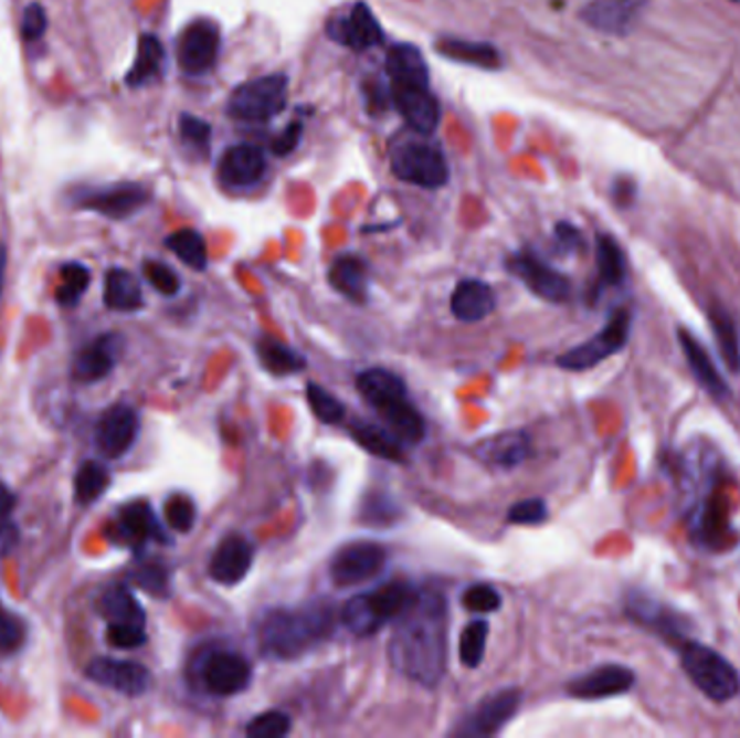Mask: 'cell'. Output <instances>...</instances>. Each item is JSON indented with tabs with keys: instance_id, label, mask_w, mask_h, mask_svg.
Listing matches in <instances>:
<instances>
[{
	"instance_id": "cell-21",
	"label": "cell",
	"mask_w": 740,
	"mask_h": 738,
	"mask_svg": "<svg viewBox=\"0 0 740 738\" xmlns=\"http://www.w3.org/2000/svg\"><path fill=\"white\" fill-rule=\"evenodd\" d=\"M254 563V546L247 537L243 535H228L225 539H221V544L216 546L214 555H212L211 579L221 582V584H236L245 579L252 570Z\"/></svg>"
},
{
	"instance_id": "cell-34",
	"label": "cell",
	"mask_w": 740,
	"mask_h": 738,
	"mask_svg": "<svg viewBox=\"0 0 740 738\" xmlns=\"http://www.w3.org/2000/svg\"><path fill=\"white\" fill-rule=\"evenodd\" d=\"M358 390L372 408H379L381 403H388L399 397H408L405 381L397 372L388 369L364 370L358 377Z\"/></svg>"
},
{
	"instance_id": "cell-19",
	"label": "cell",
	"mask_w": 740,
	"mask_h": 738,
	"mask_svg": "<svg viewBox=\"0 0 740 738\" xmlns=\"http://www.w3.org/2000/svg\"><path fill=\"white\" fill-rule=\"evenodd\" d=\"M390 101L405 124L419 135H433L437 130L442 113L437 98L429 92V87L390 83Z\"/></svg>"
},
{
	"instance_id": "cell-49",
	"label": "cell",
	"mask_w": 740,
	"mask_h": 738,
	"mask_svg": "<svg viewBox=\"0 0 740 738\" xmlns=\"http://www.w3.org/2000/svg\"><path fill=\"white\" fill-rule=\"evenodd\" d=\"M211 133V126L204 119H200L195 115H189V113L180 115V137L187 146H191L195 150H202V152L209 150Z\"/></svg>"
},
{
	"instance_id": "cell-17",
	"label": "cell",
	"mask_w": 740,
	"mask_h": 738,
	"mask_svg": "<svg viewBox=\"0 0 740 738\" xmlns=\"http://www.w3.org/2000/svg\"><path fill=\"white\" fill-rule=\"evenodd\" d=\"M139 435V417L126 405H110L96 426V446L106 460H117L126 455Z\"/></svg>"
},
{
	"instance_id": "cell-7",
	"label": "cell",
	"mask_w": 740,
	"mask_h": 738,
	"mask_svg": "<svg viewBox=\"0 0 740 738\" xmlns=\"http://www.w3.org/2000/svg\"><path fill=\"white\" fill-rule=\"evenodd\" d=\"M392 171L399 180L423 189H440L448 182V162L444 155L424 141L403 144L392 155Z\"/></svg>"
},
{
	"instance_id": "cell-14",
	"label": "cell",
	"mask_w": 740,
	"mask_h": 738,
	"mask_svg": "<svg viewBox=\"0 0 740 738\" xmlns=\"http://www.w3.org/2000/svg\"><path fill=\"white\" fill-rule=\"evenodd\" d=\"M85 674L96 685L106 686V688L117 690V693L128 695V697L144 695L152 685V676H150L146 665L135 663V661L110 658V656L94 658L87 665Z\"/></svg>"
},
{
	"instance_id": "cell-6",
	"label": "cell",
	"mask_w": 740,
	"mask_h": 738,
	"mask_svg": "<svg viewBox=\"0 0 740 738\" xmlns=\"http://www.w3.org/2000/svg\"><path fill=\"white\" fill-rule=\"evenodd\" d=\"M631 323L633 317L628 310L620 308L615 310L604 329H600L595 336H591L586 342L579 347L561 354L557 358V365L565 370H589L598 367L600 362L609 360L611 356L620 354L631 336Z\"/></svg>"
},
{
	"instance_id": "cell-42",
	"label": "cell",
	"mask_w": 740,
	"mask_h": 738,
	"mask_svg": "<svg viewBox=\"0 0 740 738\" xmlns=\"http://www.w3.org/2000/svg\"><path fill=\"white\" fill-rule=\"evenodd\" d=\"M489 624L485 620L471 622L459 636V658L468 670H476L485 656Z\"/></svg>"
},
{
	"instance_id": "cell-33",
	"label": "cell",
	"mask_w": 740,
	"mask_h": 738,
	"mask_svg": "<svg viewBox=\"0 0 740 738\" xmlns=\"http://www.w3.org/2000/svg\"><path fill=\"white\" fill-rule=\"evenodd\" d=\"M435 51L457 63L475 65L480 70H498L503 65L500 53L491 44H480V42H466V40H455V38H444L435 44Z\"/></svg>"
},
{
	"instance_id": "cell-20",
	"label": "cell",
	"mask_w": 740,
	"mask_h": 738,
	"mask_svg": "<svg viewBox=\"0 0 740 738\" xmlns=\"http://www.w3.org/2000/svg\"><path fill=\"white\" fill-rule=\"evenodd\" d=\"M635 681V672L624 665H602L570 681L568 693L577 699H604L628 693Z\"/></svg>"
},
{
	"instance_id": "cell-43",
	"label": "cell",
	"mask_w": 740,
	"mask_h": 738,
	"mask_svg": "<svg viewBox=\"0 0 740 738\" xmlns=\"http://www.w3.org/2000/svg\"><path fill=\"white\" fill-rule=\"evenodd\" d=\"M308 403H310L313 414L325 424H338L345 421V414H347L345 403L336 399L334 394H329L318 383H308Z\"/></svg>"
},
{
	"instance_id": "cell-25",
	"label": "cell",
	"mask_w": 740,
	"mask_h": 738,
	"mask_svg": "<svg viewBox=\"0 0 740 738\" xmlns=\"http://www.w3.org/2000/svg\"><path fill=\"white\" fill-rule=\"evenodd\" d=\"M496 308V295L489 284L480 280H464L451 297L453 315L464 323H478L489 317Z\"/></svg>"
},
{
	"instance_id": "cell-40",
	"label": "cell",
	"mask_w": 740,
	"mask_h": 738,
	"mask_svg": "<svg viewBox=\"0 0 740 738\" xmlns=\"http://www.w3.org/2000/svg\"><path fill=\"white\" fill-rule=\"evenodd\" d=\"M110 483V475L106 466L98 462H87L78 468L76 478H74V494L81 505H92L96 503L106 492Z\"/></svg>"
},
{
	"instance_id": "cell-45",
	"label": "cell",
	"mask_w": 740,
	"mask_h": 738,
	"mask_svg": "<svg viewBox=\"0 0 740 738\" xmlns=\"http://www.w3.org/2000/svg\"><path fill=\"white\" fill-rule=\"evenodd\" d=\"M399 516H401V512L388 494H379V492L367 494L364 505H362V520L367 525L385 527V525H392Z\"/></svg>"
},
{
	"instance_id": "cell-27",
	"label": "cell",
	"mask_w": 740,
	"mask_h": 738,
	"mask_svg": "<svg viewBox=\"0 0 740 738\" xmlns=\"http://www.w3.org/2000/svg\"><path fill=\"white\" fill-rule=\"evenodd\" d=\"M374 412L401 442H408V444L423 442L424 433H426L424 419L408 397H399L388 403H381L379 408H374Z\"/></svg>"
},
{
	"instance_id": "cell-1",
	"label": "cell",
	"mask_w": 740,
	"mask_h": 738,
	"mask_svg": "<svg viewBox=\"0 0 740 738\" xmlns=\"http://www.w3.org/2000/svg\"><path fill=\"white\" fill-rule=\"evenodd\" d=\"M394 670L419 685H440L448 663V609L440 591H419L412 607L394 620L388 645Z\"/></svg>"
},
{
	"instance_id": "cell-57",
	"label": "cell",
	"mask_w": 740,
	"mask_h": 738,
	"mask_svg": "<svg viewBox=\"0 0 740 738\" xmlns=\"http://www.w3.org/2000/svg\"><path fill=\"white\" fill-rule=\"evenodd\" d=\"M15 507V494L0 481V537L11 527V512Z\"/></svg>"
},
{
	"instance_id": "cell-4",
	"label": "cell",
	"mask_w": 740,
	"mask_h": 738,
	"mask_svg": "<svg viewBox=\"0 0 740 738\" xmlns=\"http://www.w3.org/2000/svg\"><path fill=\"white\" fill-rule=\"evenodd\" d=\"M680 663L688 681L712 702H730L740 693V676L734 665L717 650L690 641L680 652Z\"/></svg>"
},
{
	"instance_id": "cell-24",
	"label": "cell",
	"mask_w": 740,
	"mask_h": 738,
	"mask_svg": "<svg viewBox=\"0 0 740 738\" xmlns=\"http://www.w3.org/2000/svg\"><path fill=\"white\" fill-rule=\"evenodd\" d=\"M678 338L683 345V351L687 356L688 367L693 370L695 379L699 381V386L715 397L717 401H726L730 397V386L723 381L721 372L715 367L712 358L708 356V351L701 347V342L687 331V329H678Z\"/></svg>"
},
{
	"instance_id": "cell-2",
	"label": "cell",
	"mask_w": 740,
	"mask_h": 738,
	"mask_svg": "<svg viewBox=\"0 0 740 738\" xmlns=\"http://www.w3.org/2000/svg\"><path fill=\"white\" fill-rule=\"evenodd\" d=\"M336 613L327 602L266 613L258 641L266 656L290 661L308 654L334 631Z\"/></svg>"
},
{
	"instance_id": "cell-8",
	"label": "cell",
	"mask_w": 740,
	"mask_h": 738,
	"mask_svg": "<svg viewBox=\"0 0 740 738\" xmlns=\"http://www.w3.org/2000/svg\"><path fill=\"white\" fill-rule=\"evenodd\" d=\"M385 548L374 541H351L329 563V577L338 587H353L374 579L385 566Z\"/></svg>"
},
{
	"instance_id": "cell-50",
	"label": "cell",
	"mask_w": 740,
	"mask_h": 738,
	"mask_svg": "<svg viewBox=\"0 0 740 738\" xmlns=\"http://www.w3.org/2000/svg\"><path fill=\"white\" fill-rule=\"evenodd\" d=\"M144 273H146V280L159 291L160 295H165V297L178 295L180 277L176 275V271L171 266L159 263V261H148L144 264Z\"/></svg>"
},
{
	"instance_id": "cell-29",
	"label": "cell",
	"mask_w": 740,
	"mask_h": 738,
	"mask_svg": "<svg viewBox=\"0 0 740 738\" xmlns=\"http://www.w3.org/2000/svg\"><path fill=\"white\" fill-rule=\"evenodd\" d=\"M385 70L392 85L429 87V67L421 51L412 44H397L385 59Z\"/></svg>"
},
{
	"instance_id": "cell-18",
	"label": "cell",
	"mask_w": 740,
	"mask_h": 738,
	"mask_svg": "<svg viewBox=\"0 0 740 738\" xmlns=\"http://www.w3.org/2000/svg\"><path fill=\"white\" fill-rule=\"evenodd\" d=\"M108 530L117 544H124L130 548H141L148 541H167L150 503L146 500H135V503L124 505L117 512V518Z\"/></svg>"
},
{
	"instance_id": "cell-41",
	"label": "cell",
	"mask_w": 740,
	"mask_h": 738,
	"mask_svg": "<svg viewBox=\"0 0 740 738\" xmlns=\"http://www.w3.org/2000/svg\"><path fill=\"white\" fill-rule=\"evenodd\" d=\"M92 282V273L87 266L78 263H67L61 268V284L56 288V302L61 306H76L81 297L87 293Z\"/></svg>"
},
{
	"instance_id": "cell-48",
	"label": "cell",
	"mask_w": 740,
	"mask_h": 738,
	"mask_svg": "<svg viewBox=\"0 0 740 738\" xmlns=\"http://www.w3.org/2000/svg\"><path fill=\"white\" fill-rule=\"evenodd\" d=\"M462 604L471 611V613H478V615H487V613H496L503 607V595L498 593L496 587L491 584H473L464 591L462 595Z\"/></svg>"
},
{
	"instance_id": "cell-5",
	"label": "cell",
	"mask_w": 740,
	"mask_h": 738,
	"mask_svg": "<svg viewBox=\"0 0 740 738\" xmlns=\"http://www.w3.org/2000/svg\"><path fill=\"white\" fill-rule=\"evenodd\" d=\"M288 101V76L286 74H268L258 76L239 85L230 101L228 115L239 122H268L279 115Z\"/></svg>"
},
{
	"instance_id": "cell-22",
	"label": "cell",
	"mask_w": 740,
	"mask_h": 738,
	"mask_svg": "<svg viewBox=\"0 0 740 738\" xmlns=\"http://www.w3.org/2000/svg\"><path fill=\"white\" fill-rule=\"evenodd\" d=\"M266 169L265 152L256 146L241 144L219 160V180L230 189H247L263 180Z\"/></svg>"
},
{
	"instance_id": "cell-15",
	"label": "cell",
	"mask_w": 740,
	"mask_h": 738,
	"mask_svg": "<svg viewBox=\"0 0 740 738\" xmlns=\"http://www.w3.org/2000/svg\"><path fill=\"white\" fill-rule=\"evenodd\" d=\"M649 0H591L581 11L582 22L606 35H626L643 18Z\"/></svg>"
},
{
	"instance_id": "cell-9",
	"label": "cell",
	"mask_w": 740,
	"mask_h": 738,
	"mask_svg": "<svg viewBox=\"0 0 740 738\" xmlns=\"http://www.w3.org/2000/svg\"><path fill=\"white\" fill-rule=\"evenodd\" d=\"M507 268L516 277H520L530 293L539 299H546L550 304H563L572 295V282L532 252H520L511 256L507 261Z\"/></svg>"
},
{
	"instance_id": "cell-23",
	"label": "cell",
	"mask_w": 740,
	"mask_h": 738,
	"mask_svg": "<svg viewBox=\"0 0 740 738\" xmlns=\"http://www.w3.org/2000/svg\"><path fill=\"white\" fill-rule=\"evenodd\" d=\"M121 351V336L105 334L98 336L92 345L83 347L72 365V377L78 383H94L105 379L115 369Z\"/></svg>"
},
{
	"instance_id": "cell-12",
	"label": "cell",
	"mask_w": 740,
	"mask_h": 738,
	"mask_svg": "<svg viewBox=\"0 0 740 738\" xmlns=\"http://www.w3.org/2000/svg\"><path fill=\"white\" fill-rule=\"evenodd\" d=\"M150 202V191L137 182H117L101 189H87L78 196V204L87 211L101 212L108 219H128Z\"/></svg>"
},
{
	"instance_id": "cell-37",
	"label": "cell",
	"mask_w": 740,
	"mask_h": 738,
	"mask_svg": "<svg viewBox=\"0 0 740 738\" xmlns=\"http://www.w3.org/2000/svg\"><path fill=\"white\" fill-rule=\"evenodd\" d=\"M710 325L717 340V349L730 369L732 375L740 372V334L734 318L730 317L723 308L710 310Z\"/></svg>"
},
{
	"instance_id": "cell-16",
	"label": "cell",
	"mask_w": 740,
	"mask_h": 738,
	"mask_svg": "<svg viewBox=\"0 0 740 738\" xmlns=\"http://www.w3.org/2000/svg\"><path fill=\"white\" fill-rule=\"evenodd\" d=\"M202 683L219 697L243 693L252 683V665L236 652H212L202 663Z\"/></svg>"
},
{
	"instance_id": "cell-38",
	"label": "cell",
	"mask_w": 740,
	"mask_h": 738,
	"mask_svg": "<svg viewBox=\"0 0 740 738\" xmlns=\"http://www.w3.org/2000/svg\"><path fill=\"white\" fill-rule=\"evenodd\" d=\"M595 261H598L600 282L604 286H620L626 280V273H628L626 254L613 236H609V234L598 236Z\"/></svg>"
},
{
	"instance_id": "cell-28",
	"label": "cell",
	"mask_w": 740,
	"mask_h": 738,
	"mask_svg": "<svg viewBox=\"0 0 740 738\" xmlns=\"http://www.w3.org/2000/svg\"><path fill=\"white\" fill-rule=\"evenodd\" d=\"M329 284L356 304L369 299V266L358 256H340L329 268Z\"/></svg>"
},
{
	"instance_id": "cell-51",
	"label": "cell",
	"mask_w": 740,
	"mask_h": 738,
	"mask_svg": "<svg viewBox=\"0 0 740 738\" xmlns=\"http://www.w3.org/2000/svg\"><path fill=\"white\" fill-rule=\"evenodd\" d=\"M106 639L117 650H135L148 641L146 626L139 624H108Z\"/></svg>"
},
{
	"instance_id": "cell-10",
	"label": "cell",
	"mask_w": 740,
	"mask_h": 738,
	"mask_svg": "<svg viewBox=\"0 0 740 738\" xmlns=\"http://www.w3.org/2000/svg\"><path fill=\"white\" fill-rule=\"evenodd\" d=\"M221 35L212 20H193L178 40V63L184 74L200 76L212 70L219 56Z\"/></svg>"
},
{
	"instance_id": "cell-13",
	"label": "cell",
	"mask_w": 740,
	"mask_h": 738,
	"mask_svg": "<svg viewBox=\"0 0 740 738\" xmlns=\"http://www.w3.org/2000/svg\"><path fill=\"white\" fill-rule=\"evenodd\" d=\"M327 35L336 44L356 53L369 51L383 40L381 27L364 2H356L347 13L331 18L327 24Z\"/></svg>"
},
{
	"instance_id": "cell-35",
	"label": "cell",
	"mask_w": 740,
	"mask_h": 738,
	"mask_svg": "<svg viewBox=\"0 0 740 738\" xmlns=\"http://www.w3.org/2000/svg\"><path fill=\"white\" fill-rule=\"evenodd\" d=\"M165 65V49L157 35H141L137 46V59L126 76L130 87H144L157 81Z\"/></svg>"
},
{
	"instance_id": "cell-55",
	"label": "cell",
	"mask_w": 740,
	"mask_h": 738,
	"mask_svg": "<svg viewBox=\"0 0 740 738\" xmlns=\"http://www.w3.org/2000/svg\"><path fill=\"white\" fill-rule=\"evenodd\" d=\"M554 239H557V245L561 247V252H565V254L579 252L582 247L581 232L572 223H557Z\"/></svg>"
},
{
	"instance_id": "cell-32",
	"label": "cell",
	"mask_w": 740,
	"mask_h": 738,
	"mask_svg": "<svg viewBox=\"0 0 740 738\" xmlns=\"http://www.w3.org/2000/svg\"><path fill=\"white\" fill-rule=\"evenodd\" d=\"M105 304L117 313H135L144 308L139 280L126 268H110L105 280Z\"/></svg>"
},
{
	"instance_id": "cell-39",
	"label": "cell",
	"mask_w": 740,
	"mask_h": 738,
	"mask_svg": "<svg viewBox=\"0 0 740 738\" xmlns=\"http://www.w3.org/2000/svg\"><path fill=\"white\" fill-rule=\"evenodd\" d=\"M167 250L173 252L182 263L195 271H204L207 264H209V250H207V241L200 232L191 230V228H184V230H178L173 234L167 236L165 241Z\"/></svg>"
},
{
	"instance_id": "cell-46",
	"label": "cell",
	"mask_w": 740,
	"mask_h": 738,
	"mask_svg": "<svg viewBox=\"0 0 740 738\" xmlns=\"http://www.w3.org/2000/svg\"><path fill=\"white\" fill-rule=\"evenodd\" d=\"M27 622L0 604V654L18 652L27 641Z\"/></svg>"
},
{
	"instance_id": "cell-56",
	"label": "cell",
	"mask_w": 740,
	"mask_h": 738,
	"mask_svg": "<svg viewBox=\"0 0 740 738\" xmlns=\"http://www.w3.org/2000/svg\"><path fill=\"white\" fill-rule=\"evenodd\" d=\"M135 579H137V582L144 587V589H148L150 593H165V589H167V574H165V570L162 568H159V566H148V568H141L139 570V574H135Z\"/></svg>"
},
{
	"instance_id": "cell-31",
	"label": "cell",
	"mask_w": 740,
	"mask_h": 738,
	"mask_svg": "<svg viewBox=\"0 0 740 738\" xmlns=\"http://www.w3.org/2000/svg\"><path fill=\"white\" fill-rule=\"evenodd\" d=\"M349 433L364 451H369L370 455L394 464H403L405 453L401 449V440L390 429H381L372 422L356 419L349 424Z\"/></svg>"
},
{
	"instance_id": "cell-26",
	"label": "cell",
	"mask_w": 740,
	"mask_h": 738,
	"mask_svg": "<svg viewBox=\"0 0 740 738\" xmlns=\"http://www.w3.org/2000/svg\"><path fill=\"white\" fill-rule=\"evenodd\" d=\"M476 453L483 462L509 471L527 462L530 453L529 435L525 431H507L485 440Z\"/></svg>"
},
{
	"instance_id": "cell-36",
	"label": "cell",
	"mask_w": 740,
	"mask_h": 738,
	"mask_svg": "<svg viewBox=\"0 0 740 738\" xmlns=\"http://www.w3.org/2000/svg\"><path fill=\"white\" fill-rule=\"evenodd\" d=\"M256 354H258V360H261L263 369L268 370L275 377L293 375V372L306 369V358L302 354H297L288 345H284L275 338H268V336L258 340Z\"/></svg>"
},
{
	"instance_id": "cell-52",
	"label": "cell",
	"mask_w": 740,
	"mask_h": 738,
	"mask_svg": "<svg viewBox=\"0 0 740 738\" xmlns=\"http://www.w3.org/2000/svg\"><path fill=\"white\" fill-rule=\"evenodd\" d=\"M507 518L514 525H541L548 518V505L541 498H527L516 503Z\"/></svg>"
},
{
	"instance_id": "cell-3",
	"label": "cell",
	"mask_w": 740,
	"mask_h": 738,
	"mask_svg": "<svg viewBox=\"0 0 740 738\" xmlns=\"http://www.w3.org/2000/svg\"><path fill=\"white\" fill-rule=\"evenodd\" d=\"M419 589L403 580L388 582L374 591L353 595L340 611V622L356 636H370L403 615L416 600Z\"/></svg>"
},
{
	"instance_id": "cell-44",
	"label": "cell",
	"mask_w": 740,
	"mask_h": 738,
	"mask_svg": "<svg viewBox=\"0 0 740 738\" xmlns=\"http://www.w3.org/2000/svg\"><path fill=\"white\" fill-rule=\"evenodd\" d=\"M198 509L195 503L187 494H173L165 503V520L167 525L178 533H189L195 527Z\"/></svg>"
},
{
	"instance_id": "cell-54",
	"label": "cell",
	"mask_w": 740,
	"mask_h": 738,
	"mask_svg": "<svg viewBox=\"0 0 740 738\" xmlns=\"http://www.w3.org/2000/svg\"><path fill=\"white\" fill-rule=\"evenodd\" d=\"M302 135H304V124H302L299 119L290 122V124L282 130V135L273 141V155H277V157H288L290 152H295V148H297L299 141H302Z\"/></svg>"
},
{
	"instance_id": "cell-30",
	"label": "cell",
	"mask_w": 740,
	"mask_h": 738,
	"mask_svg": "<svg viewBox=\"0 0 740 738\" xmlns=\"http://www.w3.org/2000/svg\"><path fill=\"white\" fill-rule=\"evenodd\" d=\"M98 611L103 613L108 624H139L146 626V611L137 602L135 593L121 584H108L101 600H98Z\"/></svg>"
},
{
	"instance_id": "cell-47",
	"label": "cell",
	"mask_w": 740,
	"mask_h": 738,
	"mask_svg": "<svg viewBox=\"0 0 740 738\" xmlns=\"http://www.w3.org/2000/svg\"><path fill=\"white\" fill-rule=\"evenodd\" d=\"M293 724L290 717L282 710H268L254 717L247 726V737L252 738H282L290 732Z\"/></svg>"
},
{
	"instance_id": "cell-58",
	"label": "cell",
	"mask_w": 740,
	"mask_h": 738,
	"mask_svg": "<svg viewBox=\"0 0 740 738\" xmlns=\"http://www.w3.org/2000/svg\"><path fill=\"white\" fill-rule=\"evenodd\" d=\"M4 264H7V254H4V247L0 245V293H2V280H4Z\"/></svg>"
},
{
	"instance_id": "cell-11",
	"label": "cell",
	"mask_w": 740,
	"mask_h": 738,
	"mask_svg": "<svg viewBox=\"0 0 740 738\" xmlns=\"http://www.w3.org/2000/svg\"><path fill=\"white\" fill-rule=\"evenodd\" d=\"M522 693L518 688H503L494 695H487L475 713L464 719L457 735L459 737H491L498 735L518 713Z\"/></svg>"
},
{
	"instance_id": "cell-53",
	"label": "cell",
	"mask_w": 740,
	"mask_h": 738,
	"mask_svg": "<svg viewBox=\"0 0 740 738\" xmlns=\"http://www.w3.org/2000/svg\"><path fill=\"white\" fill-rule=\"evenodd\" d=\"M49 29V18H46V11L40 2H31L22 15V35L24 40L33 42V40H40Z\"/></svg>"
}]
</instances>
